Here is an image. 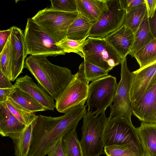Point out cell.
Masks as SVG:
<instances>
[{
    "label": "cell",
    "mask_w": 156,
    "mask_h": 156,
    "mask_svg": "<svg viewBox=\"0 0 156 156\" xmlns=\"http://www.w3.org/2000/svg\"><path fill=\"white\" fill-rule=\"evenodd\" d=\"M48 156H65L62 138L47 153Z\"/></svg>",
    "instance_id": "836d02e7"
},
{
    "label": "cell",
    "mask_w": 156,
    "mask_h": 156,
    "mask_svg": "<svg viewBox=\"0 0 156 156\" xmlns=\"http://www.w3.org/2000/svg\"><path fill=\"white\" fill-rule=\"evenodd\" d=\"M12 27L3 30H0V54L3 49L12 32Z\"/></svg>",
    "instance_id": "e575fe53"
},
{
    "label": "cell",
    "mask_w": 156,
    "mask_h": 156,
    "mask_svg": "<svg viewBox=\"0 0 156 156\" xmlns=\"http://www.w3.org/2000/svg\"><path fill=\"white\" fill-rule=\"evenodd\" d=\"M25 126L13 115L4 102L0 104V134L2 136H9L21 131Z\"/></svg>",
    "instance_id": "d6986e66"
},
{
    "label": "cell",
    "mask_w": 156,
    "mask_h": 156,
    "mask_svg": "<svg viewBox=\"0 0 156 156\" xmlns=\"http://www.w3.org/2000/svg\"><path fill=\"white\" fill-rule=\"evenodd\" d=\"M89 83L80 64L73 79L55 100L57 110L66 113L77 106L85 105L88 96Z\"/></svg>",
    "instance_id": "ba28073f"
},
{
    "label": "cell",
    "mask_w": 156,
    "mask_h": 156,
    "mask_svg": "<svg viewBox=\"0 0 156 156\" xmlns=\"http://www.w3.org/2000/svg\"><path fill=\"white\" fill-rule=\"evenodd\" d=\"M11 27L10 38L12 57L11 81L13 82L22 72L25 59L27 55L23 33L17 27L13 26Z\"/></svg>",
    "instance_id": "5bb4252c"
},
{
    "label": "cell",
    "mask_w": 156,
    "mask_h": 156,
    "mask_svg": "<svg viewBox=\"0 0 156 156\" xmlns=\"http://www.w3.org/2000/svg\"><path fill=\"white\" fill-rule=\"evenodd\" d=\"M11 81L2 73L0 69V88H13Z\"/></svg>",
    "instance_id": "8d00e7d4"
},
{
    "label": "cell",
    "mask_w": 156,
    "mask_h": 156,
    "mask_svg": "<svg viewBox=\"0 0 156 156\" xmlns=\"http://www.w3.org/2000/svg\"><path fill=\"white\" fill-rule=\"evenodd\" d=\"M12 57L10 36L0 54V69L4 75L12 80Z\"/></svg>",
    "instance_id": "f1b7e54d"
},
{
    "label": "cell",
    "mask_w": 156,
    "mask_h": 156,
    "mask_svg": "<svg viewBox=\"0 0 156 156\" xmlns=\"http://www.w3.org/2000/svg\"><path fill=\"white\" fill-rule=\"evenodd\" d=\"M103 140L104 147L131 144L144 152L136 128L132 122L124 118H108L104 130Z\"/></svg>",
    "instance_id": "9c48e42d"
},
{
    "label": "cell",
    "mask_w": 156,
    "mask_h": 156,
    "mask_svg": "<svg viewBox=\"0 0 156 156\" xmlns=\"http://www.w3.org/2000/svg\"><path fill=\"white\" fill-rule=\"evenodd\" d=\"M86 105H80L61 116L37 115L34 120L28 156H45L69 131L76 129L87 113Z\"/></svg>",
    "instance_id": "6da1fadb"
},
{
    "label": "cell",
    "mask_w": 156,
    "mask_h": 156,
    "mask_svg": "<svg viewBox=\"0 0 156 156\" xmlns=\"http://www.w3.org/2000/svg\"><path fill=\"white\" fill-rule=\"evenodd\" d=\"M34 120L21 131L9 136L13 141L15 156H28Z\"/></svg>",
    "instance_id": "ffe728a7"
},
{
    "label": "cell",
    "mask_w": 156,
    "mask_h": 156,
    "mask_svg": "<svg viewBox=\"0 0 156 156\" xmlns=\"http://www.w3.org/2000/svg\"><path fill=\"white\" fill-rule=\"evenodd\" d=\"M126 58L122 59L121 63V79L117 85L116 91L109 107L111 112L108 118L122 117L131 121L133 115L130 91L134 74L129 69Z\"/></svg>",
    "instance_id": "30bf717a"
},
{
    "label": "cell",
    "mask_w": 156,
    "mask_h": 156,
    "mask_svg": "<svg viewBox=\"0 0 156 156\" xmlns=\"http://www.w3.org/2000/svg\"><path fill=\"white\" fill-rule=\"evenodd\" d=\"M104 39L123 59L126 58L130 51L133 42L134 34L129 28L123 25Z\"/></svg>",
    "instance_id": "2e32d148"
},
{
    "label": "cell",
    "mask_w": 156,
    "mask_h": 156,
    "mask_svg": "<svg viewBox=\"0 0 156 156\" xmlns=\"http://www.w3.org/2000/svg\"><path fill=\"white\" fill-rule=\"evenodd\" d=\"M15 88V91L8 97L18 105L32 112L46 111L41 104L28 94L17 88Z\"/></svg>",
    "instance_id": "603a6c76"
},
{
    "label": "cell",
    "mask_w": 156,
    "mask_h": 156,
    "mask_svg": "<svg viewBox=\"0 0 156 156\" xmlns=\"http://www.w3.org/2000/svg\"><path fill=\"white\" fill-rule=\"evenodd\" d=\"M136 128L145 156H156V123L141 122Z\"/></svg>",
    "instance_id": "e0dca14e"
},
{
    "label": "cell",
    "mask_w": 156,
    "mask_h": 156,
    "mask_svg": "<svg viewBox=\"0 0 156 156\" xmlns=\"http://www.w3.org/2000/svg\"><path fill=\"white\" fill-rule=\"evenodd\" d=\"M150 27L154 37H156V14L151 18H148Z\"/></svg>",
    "instance_id": "f35d334b"
},
{
    "label": "cell",
    "mask_w": 156,
    "mask_h": 156,
    "mask_svg": "<svg viewBox=\"0 0 156 156\" xmlns=\"http://www.w3.org/2000/svg\"><path fill=\"white\" fill-rule=\"evenodd\" d=\"M105 110L96 115L87 112L83 117L80 142L84 156H100L102 153L103 133L108 119Z\"/></svg>",
    "instance_id": "3957f363"
},
{
    "label": "cell",
    "mask_w": 156,
    "mask_h": 156,
    "mask_svg": "<svg viewBox=\"0 0 156 156\" xmlns=\"http://www.w3.org/2000/svg\"><path fill=\"white\" fill-rule=\"evenodd\" d=\"M156 39L153 35L149 26L147 14L134 34L133 42L129 55L134 57L135 53L154 39Z\"/></svg>",
    "instance_id": "44dd1931"
},
{
    "label": "cell",
    "mask_w": 156,
    "mask_h": 156,
    "mask_svg": "<svg viewBox=\"0 0 156 156\" xmlns=\"http://www.w3.org/2000/svg\"><path fill=\"white\" fill-rule=\"evenodd\" d=\"M78 11L65 12L46 8L31 18L43 31L58 43L66 38L68 30L77 17Z\"/></svg>",
    "instance_id": "277c9868"
},
{
    "label": "cell",
    "mask_w": 156,
    "mask_h": 156,
    "mask_svg": "<svg viewBox=\"0 0 156 156\" xmlns=\"http://www.w3.org/2000/svg\"><path fill=\"white\" fill-rule=\"evenodd\" d=\"M86 39L76 41L66 38L56 43V45L63 49L66 53H75L83 58V48L86 42Z\"/></svg>",
    "instance_id": "4dcf8cb0"
},
{
    "label": "cell",
    "mask_w": 156,
    "mask_h": 156,
    "mask_svg": "<svg viewBox=\"0 0 156 156\" xmlns=\"http://www.w3.org/2000/svg\"><path fill=\"white\" fill-rule=\"evenodd\" d=\"M107 0H76L77 11L94 23L105 10Z\"/></svg>",
    "instance_id": "ac0fdd59"
},
{
    "label": "cell",
    "mask_w": 156,
    "mask_h": 156,
    "mask_svg": "<svg viewBox=\"0 0 156 156\" xmlns=\"http://www.w3.org/2000/svg\"><path fill=\"white\" fill-rule=\"evenodd\" d=\"M117 84L116 77L109 75L92 82L88 86L87 112L96 115L110 106Z\"/></svg>",
    "instance_id": "52a82bcc"
},
{
    "label": "cell",
    "mask_w": 156,
    "mask_h": 156,
    "mask_svg": "<svg viewBox=\"0 0 156 156\" xmlns=\"http://www.w3.org/2000/svg\"><path fill=\"white\" fill-rule=\"evenodd\" d=\"M126 13L119 0H107L105 10L98 20L92 25L88 37L104 39L115 32L123 25Z\"/></svg>",
    "instance_id": "8fae6325"
},
{
    "label": "cell",
    "mask_w": 156,
    "mask_h": 156,
    "mask_svg": "<svg viewBox=\"0 0 156 156\" xmlns=\"http://www.w3.org/2000/svg\"><path fill=\"white\" fill-rule=\"evenodd\" d=\"M14 87L28 94L41 104L46 110L53 111L55 108L54 100L31 77L26 75L18 78Z\"/></svg>",
    "instance_id": "9a60e30c"
},
{
    "label": "cell",
    "mask_w": 156,
    "mask_h": 156,
    "mask_svg": "<svg viewBox=\"0 0 156 156\" xmlns=\"http://www.w3.org/2000/svg\"><path fill=\"white\" fill-rule=\"evenodd\" d=\"M134 57L139 65L140 68L156 62V39L137 51Z\"/></svg>",
    "instance_id": "4316f807"
},
{
    "label": "cell",
    "mask_w": 156,
    "mask_h": 156,
    "mask_svg": "<svg viewBox=\"0 0 156 156\" xmlns=\"http://www.w3.org/2000/svg\"><path fill=\"white\" fill-rule=\"evenodd\" d=\"M121 8L128 12L144 2V0H119Z\"/></svg>",
    "instance_id": "d6a6232c"
},
{
    "label": "cell",
    "mask_w": 156,
    "mask_h": 156,
    "mask_svg": "<svg viewBox=\"0 0 156 156\" xmlns=\"http://www.w3.org/2000/svg\"><path fill=\"white\" fill-rule=\"evenodd\" d=\"M93 24L79 13L77 17L68 30L66 38L76 41L86 39L88 37L90 30Z\"/></svg>",
    "instance_id": "7402d4cb"
},
{
    "label": "cell",
    "mask_w": 156,
    "mask_h": 156,
    "mask_svg": "<svg viewBox=\"0 0 156 156\" xmlns=\"http://www.w3.org/2000/svg\"><path fill=\"white\" fill-rule=\"evenodd\" d=\"M15 88H0V104L8 100L9 96L15 91Z\"/></svg>",
    "instance_id": "74e56055"
},
{
    "label": "cell",
    "mask_w": 156,
    "mask_h": 156,
    "mask_svg": "<svg viewBox=\"0 0 156 156\" xmlns=\"http://www.w3.org/2000/svg\"><path fill=\"white\" fill-rule=\"evenodd\" d=\"M86 78L88 83L106 76L109 71L84 61L81 63Z\"/></svg>",
    "instance_id": "f546056e"
},
{
    "label": "cell",
    "mask_w": 156,
    "mask_h": 156,
    "mask_svg": "<svg viewBox=\"0 0 156 156\" xmlns=\"http://www.w3.org/2000/svg\"><path fill=\"white\" fill-rule=\"evenodd\" d=\"M148 18H151L156 14V0H144Z\"/></svg>",
    "instance_id": "d590c367"
},
{
    "label": "cell",
    "mask_w": 156,
    "mask_h": 156,
    "mask_svg": "<svg viewBox=\"0 0 156 156\" xmlns=\"http://www.w3.org/2000/svg\"><path fill=\"white\" fill-rule=\"evenodd\" d=\"M104 151L107 156H145L144 152L131 144L105 146Z\"/></svg>",
    "instance_id": "d4e9b609"
},
{
    "label": "cell",
    "mask_w": 156,
    "mask_h": 156,
    "mask_svg": "<svg viewBox=\"0 0 156 156\" xmlns=\"http://www.w3.org/2000/svg\"><path fill=\"white\" fill-rule=\"evenodd\" d=\"M147 14L145 2L136 8L126 13L123 25L134 34Z\"/></svg>",
    "instance_id": "484cf974"
},
{
    "label": "cell",
    "mask_w": 156,
    "mask_h": 156,
    "mask_svg": "<svg viewBox=\"0 0 156 156\" xmlns=\"http://www.w3.org/2000/svg\"><path fill=\"white\" fill-rule=\"evenodd\" d=\"M133 115L141 122L156 123V82L139 99L131 102Z\"/></svg>",
    "instance_id": "7c38bea8"
},
{
    "label": "cell",
    "mask_w": 156,
    "mask_h": 156,
    "mask_svg": "<svg viewBox=\"0 0 156 156\" xmlns=\"http://www.w3.org/2000/svg\"><path fill=\"white\" fill-rule=\"evenodd\" d=\"M62 142L65 156H84L75 129L70 130L64 135Z\"/></svg>",
    "instance_id": "cb8c5ba5"
},
{
    "label": "cell",
    "mask_w": 156,
    "mask_h": 156,
    "mask_svg": "<svg viewBox=\"0 0 156 156\" xmlns=\"http://www.w3.org/2000/svg\"><path fill=\"white\" fill-rule=\"evenodd\" d=\"M23 34L27 55L56 56L66 53L32 18L27 19Z\"/></svg>",
    "instance_id": "5b68a950"
},
{
    "label": "cell",
    "mask_w": 156,
    "mask_h": 156,
    "mask_svg": "<svg viewBox=\"0 0 156 156\" xmlns=\"http://www.w3.org/2000/svg\"><path fill=\"white\" fill-rule=\"evenodd\" d=\"M51 8L65 12L77 11L76 0H51Z\"/></svg>",
    "instance_id": "1f68e13d"
},
{
    "label": "cell",
    "mask_w": 156,
    "mask_h": 156,
    "mask_svg": "<svg viewBox=\"0 0 156 156\" xmlns=\"http://www.w3.org/2000/svg\"><path fill=\"white\" fill-rule=\"evenodd\" d=\"M84 61L110 71L122 59L104 39L88 37L83 48Z\"/></svg>",
    "instance_id": "8992f818"
},
{
    "label": "cell",
    "mask_w": 156,
    "mask_h": 156,
    "mask_svg": "<svg viewBox=\"0 0 156 156\" xmlns=\"http://www.w3.org/2000/svg\"><path fill=\"white\" fill-rule=\"evenodd\" d=\"M4 103L16 118L25 126L31 123L36 117L35 112L28 111L9 97Z\"/></svg>",
    "instance_id": "83f0119b"
},
{
    "label": "cell",
    "mask_w": 156,
    "mask_h": 156,
    "mask_svg": "<svg viewBox=\"0 0 156 156\" xmlns=\"http://www.w3.org/2000/svg\"><path fill=\"white\" fill-rule=\"evenodd\" d=\"M133 72L134 76L130 91L131 102L139 99L156 82V62Z\"/></svg>",
    "instance_id": "4fadbf2b"
},
{
    "label": "cell",
    "mask_w": 156,
    "mask_h": 156,
    "mask_svg": "<svg viewBox=\"0 0 156 156\" xmlns=\"http://www.w3.org/2000/svg\"><path fill=\"white\" fill-rule=\"evenodd\" d=\"M47 57L30 55L25 61L24 68L34 76L38 84L56 100L73 79L74 74L66 67L52 63Z\"/></svg>",
    "instance_id": "7a4b0ae2"
}]
</instances>
